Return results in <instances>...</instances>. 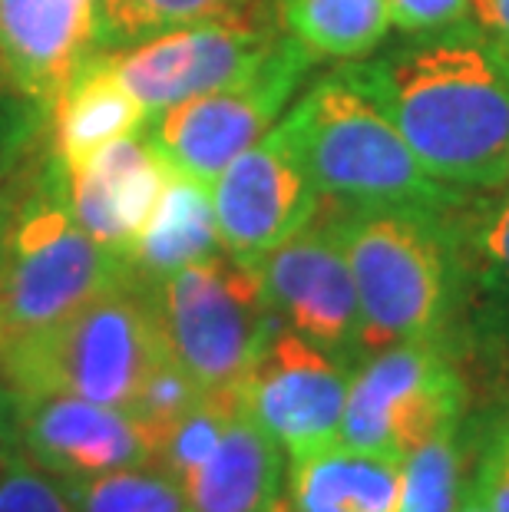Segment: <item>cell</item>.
I'll list each match as a JSON object with an SVG mask.
<instances>
[{
  "label": "cell",
  "instance_id": "cell-36",
  "mask_svg": "<svg viewBox=\"0 0 509 512\" xmlns=\"http://www.w3.org/2000/svg\"><path fill=\"white\" fill-rule=\"evenodd\" d=\"M0 334H4V328H0Z\"/></svg>",
  "mask_w": 509,
  "mask_h": 512
},
{
  "label": "cell",
  "instance_id": "cell-8",
  "mask_svg": "<svg viewBox=\"0 0 509 512\" xmlns=\"http://www.w3.org/2000/svg\"><path fill=\"white\" fill-rule=\"evenodd\" d=\"M318 63L314 53L285 34L245 80L149 113L139 136L166 159L169 169L212 185L235 156L285 116Z\"/></svg>",
  "mask_w": 509,
  "mask_h": 512
},
{
  "label": "cell",
  "instance_id": "cell-24",
  "mask_svg": "<svg viewBox=\"0 0 509 512\" xmlns=\"http://www.w3.org/2000/svg\"><path fill=\"white\" fill-rule=\"evenodd\" d=\"M57 483L77 512H192L179 483L159 466Z\"/></svg>",
  "mask_w": 509,
  "mask_h": 512
},
{
  "label": "cell",
  "instance_id": "cell-34",
  "mask_svg": "<svg viewBox=\"0 0 509 512\" xmlns=\"http://www.w3.org/2000/svg\"><path fill=\"white\" fill-rule=\"evenodd\" d=\"M268 512H288V506H285V499H275V503H272V509H268Z\"/></svg>",
  "mask_w": 509,
  "mask_h": 512
},
{
  "label": "cell",
  "instance_id": "cell-10",
  "mask_svg": "<svg viewBox=\"0 0 509 512\" xmlns=\"http://www.w3.org/2000/svg\"><path fill=\"white\" fill-rule=\"evenodd\" d=\"M275 318L348 367L367 357L364 314L351 265L328 215L314 219L252 261Z\"/></svg>",
  "mask_w": 509,
  "mask_h": 512
},
{
  "label": "cell",
  "instance_id": "cell-27",
  "mask_svg": "<svg viewBox=\"0 0 509 512\" xmlns=\"http://www.w3.org/2000/svg\"><path fill=\"white\" fill-rule=\"evenodd\" d=\"M0 512H77L60 483L37 470L24 453L0 473Z\"/></svg>",
  "mask_w": 509,
  "mask_h": 512
},
{
  "label": "cell",
  "instance_id": "cell-2",
  "mask_svg": "<svg viewBox=\"0 0 509 512\" xmlns=\"http://www.w3.org/2000/svg\"><path fill=\"white\" fill-rule=\"evenodd\" d=\"M453 209L321 202L351 265L367 354L450 337L460 314Z\"/></svg>",
  "mask_w": 509,
  "mask_h": 512
},
{
  "label": "cell",
  "instance_id": "cell-33",
  "mask_svg": "<svg viewBox=\"0 0 509 512\" xmlns=\"http://www.w3.org/2000/svg\"><path fill=\"white\" fill-rule=\"evenodd\" d=\"M457 512H490L483 503V496H480V489H476V483L470 479V470H467V483H463V493H460V506Z\"/></svg>",
  "mask_w": 509,
  "mask_h": 512
},
{
  "label": "cell",
  "instance_id": "cell-5",
  "mask_svg": "<svg viewBox=\"0 0 509 512\" xmlns=\"http://www.w3.org/2000/svg\"><path fill=\"white\" fill-rule=\"evenodd\" d=\"M119 285H133L126 258L106 252L80 228L70 209L67 166L47 136L10 225L0 328L4 334L40 328Z\"/></svg>",
  "mask_w": 509,
  "mask_h": 512
},
{
  "label": "cell",
  "instance_id": "cell-7",
  "mask_svg": "<svg viewBox=\"0 0 509 512\" xmlns=\"http://www.w3.org/2000/svg\"><path fill=\"white\" fill-rule=\"evenodd\" d=\"M467 410L463 380L447 341H400L377 347L351 370L341 443L404 463Z\"/></svg>",
  "mask_w": 509,
  "mask_h": 512
},
{
  "label": "cell",
  "instance_id": "cell-1",
  "mask_svg": "<svg viewBox=\"0 0 509 512\" xmlns=\"http://www.w3.org/2000/svg\"><path fill=\"white\" fill-rule=\"evenodd\" d=\"M381 106L420 166L457 192H500L509 169V40L473 20L400 37L338 67Z\"/></svg>",
  "mask_w": 509,
  "mask_h": 512
},
{
  "label": "cell",
  "instance_id": "cell-31",
  "mask_svg": "<svg viewBox=\"0 0 509 512\" xmlns=\"http://www.w3.org/2000/svg\"><path fill=\"white\" fill-rule=\"evenodd\" d=\"M24 453L20 450V430H17V397L4 380H0V473L7 470L10 460Z\"/></svg>",
  "mask_w": 509,
  "mask_h": 512
},
{
  "label": "cell",
  "instance_id": "cell-20",
  "mask_svg": "<svg viewBox=\"0 0 509 512\" xmlns=\"http://www.w3.org/2000/svg\"><path fill=\"white\" fill-rule=\"evenodd\" d=\"M460 265V308L503 328L509 318V192L470 195L453 209Z\"/></svg>",
  "mask_w": 509,
  "mask_h": 512
},
{
  "label": "cell",
  "instance_id": "cell-14",
  "mask_svg": "<svg viewBox=\"0 0 509 512\" xmlns=\"http://www.w3.org/2000/svg\"><path fill=\"white\" fill-rule=\"evenodd\" d=\"M169 172L143 136H123L83 166L67 169L70 209L96 245L126 258L153 219Z\"/></svg>",
  "mask_w": 509,
  "mask_h": 512
},
{
  "label": "cell",
  "instance_id": "cell-11",
  "mask_svg": "<svg viewBox=\"0 0 509 512\" xmlns=\"http://www.w3.org/2000/svg\"><path fill=\"white\" fill-rule=\"evenodd\" d=\"M351 370L334 354L278 324L238 380V394L281 453L301 460L341 443Z\"/></svg>",
  "mask_w": 509,
  "mask_h": 512
},
{
  "label": "cell",
  "instance_id": "cell-4",
  "mask_svg": "<svg viewBox=\"0 0 509 512\" xmlns=\"http://www.w3.org/2000/svg\"><path fill=\"white\" fill-rule=\"evenodd\" d=\"M162 354L136 285H119L40 328L0 334V380L14 397H80L133 407Z\"/></svg>",
  "mask_w": 509,
  "mask_h": 512
},
{
  "label": "cell",
  "instance_id": "cell-15",
  "mask_svg": "<svg viewBox=\"0 0 509 512\" xmlns=\"http://www.w3.org/2000/svg\"><path fill=\"white\" fill-rule=\"evenodd\" d=\"M96 0H0V70L50 116L63 86L93 57Z\"/></svg>",
  "mask_w": 509,
  "mask_h": 512
},
{
  "label": "cell",
  "instance_id": "cell-3",
  "mask_svg": "<svg viewBox=\"0 0 509 512\" xmlns=\"http://www.w3.org/2000/svg\"><path fill=\"white\" fill-rule=\"evenodd\" d=\"M281 126L324 202L453 209L470 199L433 179L381 106L341 70L314 76Z\"/></svg>",
  "mask_w": 509,
  "mask_h": 512
},
{
  "label": "cell",
  "instance_id": "cell-13",
  "mask_svg": "<svg viewBox=\"0 0 509 512\" xmlns=\"http://www.w3.org/2000/svg\"><path fill=\"white\" fill-rule=\"evenodd\" d=\"M20 450L53 479L156 466V440L126 407L80 397H17Z\"/></svg>",
  "mask_w": 509,
  "mask_h": 512
},
{
  "label": "cell",
  "instance_id": "cell-17",
  "mask_svg": "<svg viewBox=\"0 0 509 512\" xmlns=\"http://www.w3.org/2000/svg\"><path fill=\"white\" fill-rule=\"evenodd\" d=\"M149 110L119 80L113 53H93L50 106L47 136L67 169L143 129Z\"/></svg>",
  "mask_w": 509,
  "mask_h": 512
},
{
  "label": "cell",
  "instance_id": "cell-28",
  "mask_svg": "<svg viewBox=\"0 0 509 512\" xmlns=\"http://www.w3.org/2000/svg\"><path fill=\"white\" fill-rule=\"evenodd\" d=\"M470 479L480 489L490 512H509V410L486 423L483 440L476 443Z\"/></svg>",
  "mask_w": 509,
  "mask_h": 512
},
{
  "label": "cell",
  "instance_id": "cell-26",
  "mask_svg": "<svg viewBox=\"0 0 509 512\" xmlns=\"http://www.w3.org/2000/svg\"><path fill=\"white\" fill-rule=\"evenodd\" d=\"M50 116L34 100L14 90L0 70V182L10 179L47 139Z\"/></svg>",
  "mask_w": 509,
  "mask_h": 512
},
{
  "label": "cell",
  "instance_id": "cell-35",
  "mask_svg": "<svg viewBox=\"0 0 509 512\" xmlns=\"http://www.w3.org/2000/svg\"><path fill=\"white\" fill-rule=\"evenodd\" d=\"M500 192H509V169H506V179H503V185H500Z\"/></svg>",
  "mask_w": 509,
  "mask_h": 512
},
{
  "label": "cell",
  "instance_id": "cell-32",
  "mask_svg": "<svg viewBox=\"0 0 509 512\" xmlns=\"http://www.w3.org/2000/svg\"><path fill=\"white\" fill-rule=\"evenodd\" d=\"M470 20L509 40V0H470Z\"/></svg>",
  "mask_w": 509,
  "mask_h": 512
},
{
  "label": "cell",
  "instance_id": "cell-21",
  "mask_svg": "<svg viewBox=\"0 0 509 512\" xmlns=\"http://www.w3.org/2000/svg\"><path fill=\"white\" fill-rule=\"evenodd\" d=\"M275 17L278 27L321 63L371 57L394 30L387 0H275Z\"/></svg>",
  "mask_w": 509,
  "mask_h": 512
},
{
  "label": "cell",
  "instance_id": "cell-18",
  "mask_svg": "<svg viewBox=\"0 0 509 512\" xmlns=\"http://www.w3.org/2000/svg\"><path fill=\"white\" fill-rule=\"evenodd\" d=\"M288 512H397L400 463L334 443L301 460H288Z\"/></svg>",
  "mask_w": 509,
  "mask_h": 512
},
{
  "label": "cell",
  "instance_id": "cell-19",
  "mask_svg": "<svg viewBox=\"0 0 509 512\" xmlns=\"http://www.w3.org/2000/svg\"><path fill=\"white\" fill-rule=\"evenodd\" d=\"M215 252H222V242L209 185L172 169L153 219L143 228L133 252L126 255L129 278L133 285H146Z\"/></svg>",
  "mask_w": 509,
  "mask_h": 512
},
{
  "label": "cell",
  "instance_id": "cell-29",
  "mask_svg": "<svg viewBox=\"0 0 509 512\" xmlns=\"http://www.w3.org/2000/svg\"><path fill=\"white\" fill-rule=\"evenodd\" d=\"M387 4L400 37L437 34L470 20V0H387Z\"/></svg>",
  "mask_w": 509,
  "mask_h": 512
},
{
  "label": "cell",
  "instance_id": "cell-25",
  "mask_svg": "<svg viewBox=\"0 0 509 512\" xmlns=\"http://www.w3.org/2000/svg\"><path fill=\"white\" fill-rule=\"evenodd\" d=\"M202 394L205 390L196 384V380L162 351L156 357V364L149 367L143 387H139V394H136V403L129 410L143 420V427L153 433V440L159 446L162 433H166L189 407H196V400Z\"/></svg>",
  "mask_w": 509,
  "mask_h": 512
},
{
  "label": "cell",
  "instance_id": "cell-16",
  "mask_svg": "<svg viewBox=\"0 0 509 512\" xmlns=\"http://www.w3.org/2000/svg\"><path fill=\"white\" fill-rule=\"evenodd\" d=\"M176 483L192 512H268L285 483V453L242 403L215 450Z\"/></svg>",
  "mask_w": 509,
  "mask_h": 512
},
{
  "label": "cell",
  "instance_id": "cell-30",
  "mask_svg": "<svg viewBox=\"0 0 509 512\" xmlns=\"http://www.w3.org/2000/svg\"><path fill=\"white\" fill-rule=\"evenodd\" d=\"M47 143V139H43ZM40 143V149H43ZM40 149L30 156L27 166H20L14 176L0 182V281H4V265H7V238H10V225H14V215L20 209V199H24V192H27V182H30V172H34L37 166V156H40Z\"/></svg>",
  "mask_w": 509,
  "mask_h": 512
},
{
  "label": "cell",
  "instance_id": "cell-23",
  "mask_svg": "<svg viewBox=\"0 0 509 512\" xmlns=\"http://www.w3.org/2000/svg\"><path fill=\"white\" fill-rule=\"evenodd\" d=\"M470 437L463 420L440 430L400 463V509L397 512H457L467 483Z\"/></svg>",
  "mask_w": 509,
  "mask_h": 512
},
{
  "label": "cell",
  "instance_id": "cell-6",
  "mask_svg": "<svg viewBox=\"0 0 509 512\" xmlns=\"http://www.w3.org/2000/svg\"><path fill=\"white\" fill-rule=\"evenodd\" d=\"M143 294L159 344L202 390L238 387L278 318L248 261L215 252L162 275Z\"/></svg>",
  "mask_w": 509,
  "mask_h": 512
},
{
  "label": "cell",
  "instance_id": "cell-22",
  "mask_svg": "<svg viewBox=\"0 0 509 512\" xmlns=\"http://www.w3.org/2000/svg\"><path fill=\"white\" fill-rule=\"evenodd\" d=\"M248 0H96V53H123L169 30L232 14Z\"/></svg>",
  "mask_w": 509,
  "mask_h": 512
},
{
  "label": "cell",
  "instance_id": "cell-9",
  "mask_svg": "<svg viewBox=\"0 0 509 512\" xmlns=\"http://www.w3.org/2000/svg\"><path fill=\"white\" fill-rule=\"evenodd\" d=\"M275 0H248L232 14L199 20L113 53L119 80L149 113L245 80L278 47Z\"/></svg>",
  "mask_w": 509,
  "mask_h": 512
},
{
  "label": "cell",
  "instance_id": "cell-12",
  "mask_svg": "<svg viewBox=\"0 0 509 512\" xmlns=\"http://www.w3.org/2000/svg\"><path fill=\"white\" fill-rule=\"evenodd\" d=\"M222 252L252 265L321 212V192L278 123L209 185Z\"/></svg>",
  "mask_w": 509,
  "mask_h": 512
}]
</instances>
